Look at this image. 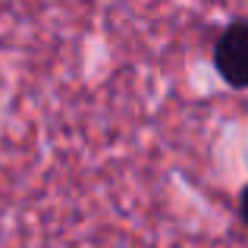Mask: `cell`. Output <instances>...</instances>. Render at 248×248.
<instances>
[{"label":"cell","instance_id":"obj_1","mask_svg":"<svg viewBox=\"0 0 248 248\" xmlns=\"http://www.w3.org/2000/svg\"><path fill=\"white\" fill-rule=\"evenodd\" d=\"M214 66L230 85L248 88V22H232L217 38Z\"/></svg>","mask_w":248,"mask_h":248},{"label":"cell","instance_id":"obj_2","mask_svg":"<svg viewBox=\"0 0 248 248\" xmlns=\"http://www.w3.org/2000/svg\"><path fill=\"white\" fill-rule=\"evenodd\" d=\"M239 211H242V220H245V226H248V186H245V192H242V201H239Z\"/></svg>","mask_w":248,"mask_h":248}]
</instances>
